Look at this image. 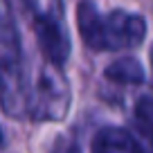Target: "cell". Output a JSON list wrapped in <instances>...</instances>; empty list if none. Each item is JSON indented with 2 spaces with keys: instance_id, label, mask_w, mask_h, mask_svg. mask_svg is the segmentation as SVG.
I'll list each match as a JSON object with an SVG mask.
<instances>
[{
  "instance_id": "5",
  "label": "cell",
  "mask_w": 153,
  "mask_h": 153,
  "mask_svg": "<svg viewBox=\"0 0 153 153\" xmlns=\"http://www.w3.org/2000/svg\"><path fill=\"white\" fill-rule=\"evenodd\" d=\"M135 117H137V124L142 128V133L149 135V131L153 128V99H142L137 104L135 110Z\"/></svg>"
},
{
  "instance_id": "1",
  "label": "cell",
  "mask_w": 153,
  "mask_h": 153,
  "mask_svg": "<svg viewBox=\"0 0 153 153\" xmlns=\"http://www.w3.org/2000/svg\"><path fill=\"white\" fill-rule=\"evenodd\" d=\"M76 25L83 43L92 50H128L142 43L146 34L142 16L122 9L101 16L92 2L76 7Z\"/></svg>"
},
{
  "instance_id": "6",
  "label": "cell",
  "mask_w": 153,
  "mask_h": 153,
  "mask_svg": "<svg viewBox=\"0 0 153 153\" xmlns=\"http://www.w3.org/2000/svg\"><path fill=\"white\" fill-rule=\"evenodd\" d=\"M149 137H151V142H153V128H151V131H149Z\"/></svg>"
},
{
  "instance_id": "4",
  "label": "cell",
  "mask_w": 153,
  "mask_h": 153,
  "mask_svg": "<svg viewBox=\"0 0 153 153\" xmlns=\"http://www.w3.org/2000/svg\"><path fill=\"white\" fill-rule=\"evenodd\" d=\"M106 76L115 83H142L144 81V70L133 56H124V59H117L113 61L108 68H106Z\"/></svg>"
},
{
  "instance_id": "7",
  "label": "cell",
  "mask_w": 153,
  "mask_h": 153,
  "mask_svg": "<svg viewBox=\"0 0 153 153\" xmlns=\"http://www.w3.org/2000/svg\"><path fill=\"white\" fill-rule=\"evenodd\" d=\"M0 140H2V133H0Z\"/></svg>"
},
{
  "instance_id": "2",
  "label": "cell",
  "mask_w": 153,
  "mask_h": 153,
  "mask_svg": "<svg viewBox=\"0 0 153 153\" xmlns=\"http://www.w3.org/2000/svg\"><path fill=\"white\" fill-rule=\"evenodd\" d=\"M36 43L52 65H63L70 54V38L54 16H38L34 23Z\"/></svg>"
},
{
  "instance_id": "3",
  "label": "cell",
  "mask_w": 153,
  "mask_h": 153,
  "mask_svg": "<svg viewBox=\"0 0 153 153\" xmlns=\"http://www.w3.org/2000/svg\"><path fill=\"white\" fill-rule=\"evenodd\" d=\"M92 153H142L135 137L124 128H101L92 137Z\"/></svg>"
}]
</instances>
